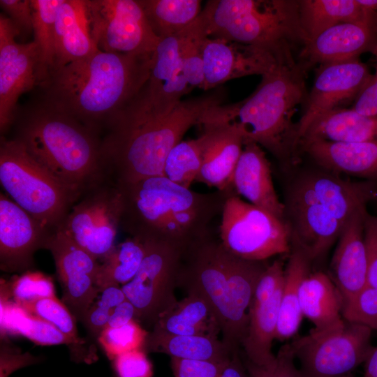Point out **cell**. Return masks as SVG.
Wrapping results in <instances>:
<instances>
[{
	"mask_svg": "<svg viewBox=\"0 0 377 377\" xmlns=\"http://www.w3.org/2000/svg\"><path fill=\"white\" fill-rule=\"evenodd\" d=\"M221 90L180 101L165 114H156L131 103L113 120L101 142L103 178L117 187L163 176L171 149L208 112L223 104Z\"/></svg>",
	"mask_w": 377,
	"mask_h": 377,
	"instance_id": "1",
	"label": "cell"
},
{
	"mask_svg": "<svg viewBox=\"0 0 377 377\" xmlns=\"http://www.w3.org/2000/svg\"><path fill=\"white\" fill-rule=\"evenodd\" d=\"M152 54H128L98 48L53 72L38 86L41 101L99 133L142 89Z\"/></svg>",
	"mask_w": 377,
	"mask_h": 377,
	"instance_id": "2",
	"label": "cell"
},
{
	"mask_svg": "<svg viewBox=\"0 0 377 377\" xmlns=\"http://www.w3.org/2000/svg\"><path fill=\"white\" fill-rule=\"evenodd\" d=\"M299 170L283 193L291 245L313 263L323 258L360 209L376 196L377 182L351 180L316 165Z\"/></svg>",
	"mask_w": 377,
	"mask_h": 377,
	"instance_id": "3",
	"label": "cell"
},
{
	"mask_svg": "<svg viewBox=\"0 0 377 377\" xmlns=\"http://www.w3.org/2000/svg\"><path fill=\"white\" fill-rule=\"evenodd\" d=\"M306 75L294 54H290L262 76L249 96L217 105L209 115L236 126L244 142L257 143L288 169L296 165L300 153L297 122L293 117L298 106L307 102Z\"/></svg>",
	"mask_w": 377,
	"mask_h": 377,
	"instance_id": "4",
	"label": "cell"
},
{
	"mask_svg": "<svg viewBox=\"0 0 377 377\" xmlns=\"http://www.w3.org/2000/svg\"><path fill=\"white\" fill-rule=\"evenodd\" d=\"M122 198L120 228L130 236L168 242L186 248L210 232L231 193H200L165 176L118 187Z\"/></svg>",
	"mask_w": 377,
	"mask_h": 377,
	"instance_id": "5",
	"label": "cell"
},
{
	"mask_svg": "<svg viewBox=\"0 0 377 377\" xmlns=\"http://www.w3.org/2000/svg\"><path fill=\"white\" fill-rule=\"evenodd\" d=\"M229 253L212 232L187 246L178 286L204 297L221 327V340L231 351L241 348L257 282L268 263Z\"/></svg>",
	"mask_w": 377,
	"mask_h": 377,
	"instance_id": "6",
	"label": "cell"
},
{
	"mask_svg": "<svg viewBox=\"0 0 377 377\" xmlns=\"http://www.w3.org/2000/svg\"><path fill=\"white\" fill-rule=\"evenodd\" d=\"M14 139L78 198L103 180L99 133L42 101L19 119Z\"/></svg>",
	"mask_w": 377,
	"mask_h": 377,
	"instance_id": "7",
	"label": "cell"
},
{
	"mask_svg": "<svg viewBox=\"0 0 377 377\" xmlns=\"http://www.w3.org/2000/svg\"><path fill=\"white\" fill-rule=\"evenodd\" d=\"M200 17L210 38L274 50L308 41L297 0H210Z\"/></svg>",
	"mask_w": 377,
	"mask_h": 377,
	"instance_id": "8",
	"label": "cell"
},
{
	"mask_svg": "<svg viewBox=\"0 0 377 377\" xmlns=\"http://www.w3.org/2000/svg\"><path fill=\"white\" fill-rule=\"evenodd\" d=\"M0 183L9 198L52 232L78 200L14 138H1Z\"/></svg>",
	"mask_w": 377,
	"mask_h": 377,
	"instance_id": "9",
	"label": "cell"
},
{
	"mask_svg": "<svg viewBox=\"0 0 377 377\" xmlns=\"http://www.w3.org/2000/svg\"><path fill=\"white\" fill-rule=\"evenodd\" d=\"M371 332L343 319L327 329H312L290 344L303 377H343L366 362L374 347Z\"/></svg>",
	"mask_w": 377,
	"mask_h": 377,
	"instance_id": "10",
	"label": "cell"
},
{
	"mask_svg": "<svg viewBox=\"0 0 377 377\" xmlns=\"http://www.w3.org/2000/svg\"><path fill=\"white\" fill-rule=\"evenodd\" d=\"M219 235L226 250L245 260L265 261L291 251L286 223L235 193L225 200Z\"/></svg>",
	"mask_w": 377,
	"mask_h": 377,
	"instance_id": "11",
	"label": "cell"
},
{
	"mask_svg": "<svg viewBox=\"0 0 377 377\" xmlns=\"http://www.w3.org/2000/svg\"><path fill=\"white\" fill-rule=\"evenodd\" d=\"M185 248L151 239L146 256L134 278L121 286L133 305L135 320L154 327L158 318L178 300L175 289Z\"/></svg>",
	"mask_w": 377,
	"mask_h": 377,
	"instance_id": "12",
	"label": "cell"
},
{
	"mask_svg": "<svg viewBox=\"0 0 377 377\" xmlns=\"http://www.w3.org/2000/svg\"><path fill=\"white\" fill-rule=\"evenodd\" d=\"M121 212L120 190L102 180L78 198L59 228L102 261L115 245Z\"/></svg>",
	"mask_w": 377,
	"mask_h": 377,
	"instance_id": "13",
	"label": "cell"
},
{
	"mask_svg": "<svg viewBox=\"0 0 377 377\" xmlns=\"http://www.w3.org/2000/svg\"><path fill=\"white\" fill-rule=\"evenodd\" d=\"M91 38L103 51L152 53L159 38L138 0H86Z\"/></svg>",
	"mask_w": 377,
	"mask_h": 377,
	"instance_id": "14",
	"label": "cell"
},
{
	"mask_svg": "<svg viewBox=\"0 0 377 377\" xmlns=\"http://www.w3.org/2000/svg\"><path fill=\"white\" fill-rule=\"evenodd\" d=\"M44 249L53 257L62 288L61 301L81 322L99 290L100 262L59 228L50 235Z\"/></svg>",
	"mask_w": 377,
	"mask_h": 377,
	"instance_id": "15",
	"label": "cell"
},
{
	"mask_svg": "<svg viewBox=\"0 0 377 377\" xmlns=\"http://www.w3.org/2000/svg\"><path fill=\"white\" fill-rule=\"evenodd\" d=\"M371 75L368 66L359 58L319 66L309 93L306 108L297 123L300 144L313 122L354 103Z\"/></svg>",
	"mask_w": 377,
	"mask_h": 377,
	"instance_id": "16",
	"label": "cell"
},
{
	"mask_svg": "<svg viewBox=\"0 0 377 377\" xmlns=\"http://www.w3.org/2000/svg\"><path fill=\"white\" fill-rule=\"evenodd\" d=\"M293 49L245 45L207 36L202 45L203 90L215 89L242 77L263 75L271 71Z\"/></svg>",
	"mask_w": 377,
	"mask_h": 377,
	"instance_id": "17",
	"label": "cell"
},
{
	"mask_svg": "<svg viewBox=\"0 0 377 377\" xmlns=\"http://www.w3.org/2000/svg\"><path fill=\"white\" fill-rule=\"evenodd\" d=\"M11 20L0 15V131L5 133L15 119L20 96L37 86V47L34 41L17 43Z\"/></svg>",
	"mask_w": 377,
	"mask_h": 377,
	"instance_id": "18",
	"label": "cell"
},
{
	"mask_svg": "<svg viewBox=\"0 0 377 377\" xmlns=\"http://www.w3.org/2000/svg\"><path fill=\"white\" fill-rule=\"evenodd\" d=\"M52 232L14 202L0 194V267L1 270L24 272L33 265V256L44 249Z\"/></svg>",
	"mask_w": 377,
	"mask_h": 377,
	"instance_id": "19",
	"label": "cell"
},
{
	"mask_svg": "<svg viewBox=\"0 0 377 377\" xmlns=\"http://www.w3.org/2000/svg\"><path fill=\"white\" fill-rule=\"evenodd\" d=\"M191 91L183 71L177 35L161 38L152 54L149 78L133 103L154 113L165 114Z\"/></svg>",
	"mask_w": 377,
	"mask_h": 377,
	"instance_id": "20",
	"label": "cell"
},
{
	"mask_svg": "<svg viewBox=\"0 0 377 377\" xmlns=\"http://www.w3.org/2000/svg\"><path fill=\"white\" fill-rule=\"evenodd\" d=\"M209 112L201 125L202 133L198 137L202 165L196 182L214 187L216 191L235 193L232 178L244 138L236 126L210 116Z\"/></svg>",
	"mask_w": 377,
	"mask_h": 377,
	"instance_id": "21",
	"label": "cell"
},
{
	"mask_svg": "<svg viewBox=\"0 0 377 377\" xmlns=\"http://www.w3.org/2000/svg\"><path fill=\"white\" fill-rule=\"evenodd\" d=\"M377 47V34L372 26L346 22L332 27L308 40L301 48L297 61L307 72L316 65L358 59Z\"/></svg>",
	"mask_w": 377,
	"mask_h": 377,
	"instance_id": "22",
	"label": "cell"
},
{
	"mask_svg": "<svg viewBox=\"0 0 377 377\" xmlns=\"http://www.w3.org/2000/svg\"><path fill=\"white\" fill-rule=\"evenodd\" d=\"M367 207L351 217L337 242L327 274L342 295L350 297L367 286V261L364 240Z\"/></svg>",
	"mask_w": 377,
	"mask_h": 377,
	"instance_id": "23",
	"label": "cell"
},
{
	"mask_svg": "<svg viewBox=\"0 0 377 377\" xmlns=\"http://www.w3.org/2000/svg\"><path fill=\"white\" fill-rule=\"evenodd\" d=\"M232 187L238 196L284 221V205L274 186L271 164L257 143L244 142Z\"/></svg>",
	"mask_w": 377,
	"mask_h": 377,
	"instance_id": "24",
	"label": "cell"
},
{
	"mask_svg": "<svg viewBox=\"0 0 377 377\" xmlns=\"http://www.w3.org/2000/svg\"><path fill=\"white\" fill-rule=\"evenodd\" d=\"M300 150L315 165L328 171L377 182V141L344 143L313 140L302 142Z\"/></svg>",
	"mask_w": 377,
	"mask_h": 377,
	"instance_id": "25",
	"label": "cell"
},
{
	"mask_svg": "<svg viewBox=\"0 0 377 377\" xmlns=\"http://www.w3.org/2000/svg\"><path fill=\"white\" fill-rule=\"evenodd\" d=\"M55 43L54 72L98 49L90 33L86 0L63 1L55 20Z\"/></svg>",
	"mask_w": 377,
	"mask_h": 377,
	"instance_id": "26",
	"label": "cell"
},
{
	"mask_svg": "<svg viewBox=\"0 0 377 377\" xmlns=\"http://www.w3.org/2000/svg\"><path fill=\"white\" fill-rule=\"evenodd\" d=\"M282 286L283 283L267 302L251 306L246 331L241 343L246 367L266 369L275 362L272 347L276 339Z\"/></svg>",
	"mask_w": 377,
	"mask_h": 377,
	"instance_id": "27",
	"label": "cell"
},
{
	"mask_svg": "<svg viewBox=\"0 0 377 377\" xmlns=\"http://www.w3.org/2000/svg\"><path fill=\"white\" fill-rule=\"evenodd\" d=\"M152 330L170 334L218 337L221 327L208 302L200 295L187 293L165 311Z\"/></svg>",
	"mask_w": 377,
	"mask_h": 377,
	"instance_id": "28",
	"label": "cell"
},
{
	"mask_svg": "<svg viewBox=\"0 0 377 377\" xmlns=\"http://www.w3.org/2000/svg\"><path fill=\"white\" fill-rule=\"evenodd\" d=\"M343 302L342 295L327 273L311 272L301 284L300 309L303 317L313 323L315 330H325L341 323Z\"/></svg>",
	"mask_w": 377,
	"mask_h": 377,
	"instance_id": "29",
	"label": "cell"
},
{
	"mask_svg": "<svg viewBox=\"0 0 377 377\" xmlns=\"http://www.w3.org/2000/svg\"><path fill=\"white\" fill-rule=\"evenodd\" d=\"M313 140L344 143L377 141V117L362 114L352 108L332 111L311 125L300 144Z\"/></svg>",
	"mask_w": 377,
	"mask_h": 377,
	"instance_id": "30",
	"label": "cell"
},
{
	"mask_svg": "<svg viewBox=\"0 0 377 377\" xmlns=\"http://www.w3.org/2000/svg\"><path fill=\"white\" fill-rule=\"evenodd\" d=\"M299 10L308 40L341 23L362 22L373 27L377 15L357 0H299Z\"/></svg>",
	"mask_w": 377,
	"mask_h": 377,
	"instance_id": "31",
	"label": "cell"
},
{
	"mask_svg": "<svg viewBox=\"0 0 377 377\" xmlns=\"http://www.w3.org/2000/svg\"><path fill=\"white\" fill-rule=\"evenodd\" d=\"M312 262L299 247L291 245L285 266L276 339L295 337L303 315L300 306V289L304 278L311 272Z\"/></svg>",
	"mask_w": 377,
	"mask_h": 377,
	"instance_id": "32",
	"label": "cell"
},
{
	"mask_svg": "<svg viewBox=\"0 0 377 377\" xmlns=\"http://www.w3.org/2000/svg\"><path fill=\"white\" fill-rule=\"evenodd\" d=\"M145 352L164 353L170 358L223 362L233 351L218 337L170 334L151 330L148 333Z\"/></svg>",
	"mask_w": 377,
	"mask_h": 377,
	"instance_id": "33",
	"label": "cell"
},
{
	"mask_svg": "<svg viewBox=\"0 0 377 377\" xmlns=\"http://www.w3.org/2000/svg\"><path fill=\"white\" fill-rule=\"evenodd\" d=\"M1 334L24 337L40 346L73 343L54 326L29 312L13 300L1 297Z\"/></svg>",
	"mask_w": 377,
	"mask_h": 377,
	"instance_id": "34",
	"label": "cell"
},
{
	"mask_svg": "<svg viewBox=\"0 0 377 377\" xmlns=\"http://www.w3.org/2000/svg\"><path fill=\"white\" fill-rule=\"evenodd\" d=\"M150 240L138 236H129L115 244L100 263L97 277L98 288L112 284L122 286L130 282L142 263Z\"/></svg>",
	"mask_w": 377,
	"mask_h": 377,
	"instance_id": "35",
	"label": "cell"
},
{
	"mask_svg": "<svg viewBox=\"0 0 377 377\" xmlns=\"http://www.w3.org/2000/svg\"><path fill=\"white\" fill-rule=\"evenodd\" d=\"M153 31L159 38L177 35L202 12L200 0H138Z\"/></svg>",
	"mask_w": 377,
	"mask_h": 377,
	"instance_id": "36",
	"label": "cell"
},
{
	"mask_svg": "<svg viewBox=\"0 0 377 377\" xmlns=\"http://www.w3.org/2000/svg\"><path fill=\"white\" fill-rule=\"evenodd\" d=\"M64 0H31L33 32L37 47V86L54 72L56 64L55 20Z\"/></svg>",
	"mask_w": 377,
	"mask_h": 377,
	"instance_id": "37",
	"label": "cell"
},
{
	"mask_svg": "<svg viewBox=\"0 0 377 377\" xmlns=\"http://www.w3.org/2000/svg\"><path fill=\"white\" fill-rule=\"evenodd\" d=\"M177 36L187 83L191 90L195 88L202 89L205 80L202 45L207 35L200 15Z\"/></svg>",
	"mask_w": 377,
	"mask_h": 377,
	"instance_id": "38",
	"label": "cell"
},
{
	"mask_svg": "<svg viewBox=\"0 0 377 377\" xmlns=\"http://www.w3.org/2000/svg\"><path fill=\"white\" fill-rule=\"evenodd\" d=\"M202 165V147L199 138L182 140L169 152L163 176L186 188L196 182Z\"/></svg>",
	"mask_w": 377,
	"mask_h": 377,
	"instance_id": "39",
	"label": "cell"
},
{
	"mask_svg": "<svg viewBox=\"0 0 377 377\" xmlns=\"http://www.w3.org/2000/svg\"><path fill=\"white\" fill-rule=\"evenodd\" d=\"M54 296L52 279L40 272L28 270L9 281L1 280V297L18 304Z\"/></svg>",
	"mask_w": 377,
	"mask_h": 377,
	"instance_id": "40",
	"label": "cell"
},
{
	"mask_svg": "<svg viewBox=\"0 0 377 377\" xmlns=\"http://www.w3.org/2000/svg\"><path fill=\"white\" fill-rule=\"evenodd\" d=\"M34 315L47 321L72 341L74 346L84 343L77 333L76 319L68 307L56 296L20 304Z\"/></svg>",
	"mask_w": 377,
	"mask_h": 377,
	"instance_id": "41",
	"label": "cell"
},
{
	"mask_svg": "<svg viewBox=\"0 0 377 377\" xmlns=\"http://www.w3.org/2000/svg\"><path fill=\"white\" fill-rule=\"evenodd\" d=\"M148 332L136 320L117 327H105L97 338L107 357L113 360L118 355L144 349Z\"/></svg>",
	"mask_w": 377,
	"mask_h": 377,
	"instance_id": "42",
	"label": "cell"
},
{
	"mask_svg": "<svg viewBox=\"0 0 377 377\" xmlns=\"http://www.w3.org/2000/svg\"><path fill=\"white\" fill-rule=\"evenodd\" d=\"M126 299L121 286L112 284L99 288L81 322L93 337L98 338L114 309Z\"/></svg>",
	"mask_w": 377,
	"mask_h": 377,
	"instance_id": "43",
	"label": "cell"
},
{
	"mask_svg": "<svg viewBox=\"0 0 377 377\" xmlns=\"http://www.w3.org/2000/svg\"><path fill=\"white\" fill-rule=\"evenodd\" d=\"M342 318L377 330V288L367 285L343 302Z\"/></svg>",
	"mask_w": 377,
	"mask_h": 377,
	"instance_id": "44",
	"label": "cell"
},
{
	"mask_svg": "<svg viewBox=\"0 0 377 377\" xmlns=\"http://www.w3.org/2000/svg\"><path fill=\"white\" fill-rule=\"evenodd\" d=\"M112 361L117 377H152L154 374L144 349L122 353Z\"/></svg>",
	"mask_w": 377,
	"mask_h": 377,
	"instance_id": "45",
	"label": "cell"
},
{
	"mask_svg": "<svg viewBox=\"0 0 377 377\" xmlns=\"http://www.w3.org/2000/svg\"><path fill=\"white\" fill-rule=\"evenodd\" d=\"M285 266L281 258L267 265L257 282L251 306L264 303L274 295L283 282Z\"/></svg>",
	"mask_w": 377,
	"mask_h": 377,
	"instance_id": "46",
	"label": "cell"
},
{
	"mask_svg": "<svg viewBox=\"0 0 377 377\" xmlns=\"http://www.w3.org/2000/svg\"><path fill=\"white\" fill-rule=\"evenodd\" d=\"M227 361L171 358L170 365L175 377H220Z\"/></svg>",
	"mask_w": 377,
	"mask_h": 377,
	"instance_id": "47",
	"label": "cell"
},
{
	"mask_svg": "<svg viewBox=\"0 0 377 377\" xmlns=\"http://www.w3.org/2000/svg\"><path fill=\"white\" fill-rule=\"evenodd\" d=\"M295 355L290 343L283 345L276 355L272 366L266 369L246 367L250 377H303L295 364Z\"/></svg>",
	"mask_w": 377,
	"mask_h": 377,
	"instance_id": "48",
	"label": "cell"
},
{
	"mask_svg": "<svg viewBox=\"0 0 377 377\" xmlns=\"http://www.w3.org/2000/svg\"><path fill=\"white\" fill-rule=\"evenodd\" d=\"M364 240L367 261V285L377 288V215L367 210L364 219Z\"/></svg>",
	"mask_w": 377,
	"mask_h": 377,
	"instance_id": "49",
	"label": "cell"
},
{
	"mask_svg": "<svg viewBox=\"0 0 377 377\" xmlns=\"http://www.w3.org/2000/svg\"><path fill=\"white\" fill-rule=\"evenodd\" d=\"M0 6L17 29L19 36L33 31L31 0H1Z\"/></svg>",
	"mask_w": 377,
	"mask_h": 377,
	"instance_id": "50",
	"label": "cell"
},
{
	"mask_svg": "<svg viewBox=\"0 0 377 377\" xmlns=\"http://www.w3.org/2000/svg\"><path fill=\"white\" fill-rule=\"evenodd\" d=\"M372 54L375 59V73L355 99L351 108L362 114L377 117V47Z\"/></svg>",
	"mask_w": 377,
	"mask_h": 377,
	"instance_id": "51",
	"label": "cell"
},
{
	"mask_svg": "<svg viewBox=\"0 0 377 377\" xmlns=\"http://www.w3.org/2000/svg\"><path fill=\"white\" fill-rule=\"evenodd\" d=\"M38 358L29 353L20 352L6 346H1L0 377H8L15 371L37 363Z\"/></svg>",
	"mask_w": 377,
	"mask_h": 377,
	"instance_id": "52",
	"label": "cell"
},
{
	"mask_svg": "<svg viewBox=\"0 0 377 377\" xmlns=\"http://www.w3.org/2000/svg\"><path fill=\"white\" fill-rule=\"evenodd\" d=\"M135 320V311L131 302L126 299L118 305L110 316L106 327H117Z\"/></svg>",
	"mask_w": 377,
	"mask_h": 377,
	"instance_id": "53",
	"label": "cell"
},
{
	"mask_svg": "<svg viewBox=\"0 0 377 377\" xmlns=\"http://www.w3.org/2000/svg\"><path fill=\"white\" fill-rule=\"evenodd\" d=\"M220 377H250L239 350L232 353L226 363Z\"/></svg>",
	"mask_w": 377,
	"mask_h": 377,
	"instance_id": "54",
	"label": "cell"
},
{
	"mask_svg": "<svg viewBox=\"0 0 377 377\" xmlns=\"http://www.w3.org/2000/svg\"><path fill=\"white\" fill-rule=\"evenodd\" d=\"M364 377H377V346H374L364 362Z\"/></svg>",
	"mask_w": 377,
	"mask_h": 377,
	"instance_id": "55",
	"label": "cell"
},
{
	"mask_svg": "<svg viewBox=\"0 0 377 377\" xmlns=\"http://www.w3.org/2000/svg\"><path fill=\"white\" fill-rule=\"evenodd\" d=\"M373 28H374V31H376V33L377 34V15L375 17V20H374V24H373Z\"/></svg>",
	"mask_w": 377,
	"mask_h": 377,
	"instance_id": "56",
	"label": "cell"
},
{
	"mask_svg": "<svg viewBox=\"0 0 377 377\" xmlns=\"http://www.w3.org/2000/svg\"><path fill=\"white\" fill-rule=\"evenodd\" d=\"M370 204H372L375 206L376 207V212H377V193H376V196L375 197V198L371 201V202Z\"/></svg>",
	"mask_w": 377,
	"mask_h": 377,
	"instance_id": "57",
	"label": "cell"
},
{
	"mask_svg": "<svg viewBox=\"0 0 377 377\" xmlns=\"http://www.w3.org/2000/svg\"><path fill=\"white\" fill-rule=\"evenodd\" d=\"M343 377H353L351 374H348V375H346V376H344Z\"/></svg>",
	"mask_w": 377,
	"mask_h": 377,
	"instance_id": "58",
	"label": "cell"
}]
</instances>
